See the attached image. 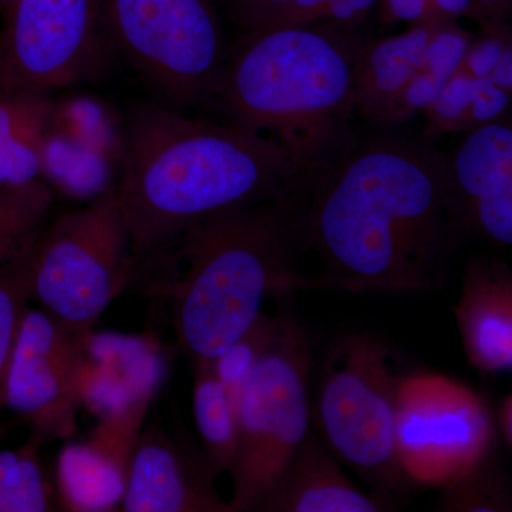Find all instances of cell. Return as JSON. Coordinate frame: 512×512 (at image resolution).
I'll use <instances>...</instances> for the list:
<instances>
[{"mask_svg": "<svg viewBox=\"0 0 512 512\" xmlns=\"http://www.w3.org/2000/svg\"><path fill=\"white\" fill-rule=\"evenodd\" d=\"M403 124L350 128L303 190L302 224L322 272L312 288L426 295L468 238L450 160Z\"/></svg>", "mask_w": 512, "mask_h": 512, "instance_id": "obj_1", "label": "cell"}, {"mask_svg": "<svg viewBox=\"0 0 512 512\" xmlns=\"http://www.w3.org/2000/svg\"><path fill=\"white\" fill-rule=\"evenodd\" d=\"M308 180L272 138L141 101L123 123L114 195L141 262L202 222L292 197Z\"/></svg>", "mask_w": 512, "mask_h": 512, "instance_id": "obj_2", "label": "cell"}, {"mask_svg": "<svg viewBox=\"0 0 512 512\" xmlns=\"http://www.w3.org/2000/svg\"><path fill=\"white\" fill-rule=\"evenodd\" d=\"M303 190L292 197L228 212L143 259L153 288L171 303L178 345L194 365H210L245 335L268 298L312 288L301 271L308 251Z\"/></svg>", "mask_w": 512, "mask_h": 512, "instance_id": "obj_3", "label": "cell"}, {"mask_svg": "<svg viewBox=\"0 0 512 512\" xmlns=\"http://www.w3.org/2000/svg\"><path fill=\"white\" fill-rule=\"evenodd\" d=\"M365 37L336 22L242 32L214 99L234 126L275 140L309 177L350 131L353 67Z\"/></svg>", "mask_w": 512, "mask_h": 512, "instance_id": "obj_4", "label": "cell"}, {"mask_svg": "<svg viewBox=\"0 0 512 512\" xmlns=\"http://www.w3.org/2000/svg\"><path fill=\"white\" fill-rule=\"evenodd\" d=\"M404 370L389 342L369 332L332 340L320 360L313 429L373 493L400 500L412 493L394 448L396 396Z\"/></svg>", "mask_w": 512, "mask_h": 512, "instance_id": "obj_5", "label": "cell"}, {"mask_svg": "<svg viewBox=\"0 0 512 512\" xmlns=\"http://www.w3.org/2000/svg\"><path fill=\"white\" fill-rule=\"evenodd\" d=\"M312 370L308 333L285 309L275 339L237 393L232 512L261 511L311 433Z\"/></svg>", "mask_w": 512, "mask_h": 512, "instance_id": "obj_6", "label": "cell"}, {"mask_svg": "<svg viewBox=\"0 0 512 512\" xmlns=\"http://www.w3.org/2000/svg\"><path fill=\"white\" fill-rule=\"evenodd\" d=\"M30 301L92 336L111 303L140 282L130 227L113 192L45 227L28 252Z\"/></svg>", "mask_w": 512, "mask_h": 512, "instance_id": "obj_7", "label": "cell"}, {"mask_svg": "<svg viewBox=\"0 0 512 512\" xmlns=\"http://www.w3.org/2000/svg\"><path fill=\"white\" fill-rule=\"evenodd\" d=\"M111 49L160 96L185 110L214 99L229 46L221 0H100Z\"/></svg>", "mask_w": 512, "mask_h": 512, "instance_id": "obj_8", "label": "cell"}, {"mask_svg": "<svg viewBox=\"0 0 512 512\" xmlns=\"http://www.w3.org/2000/svg\"><path fill=\"white\" fill-rule=\"evenodd\" d=\"M501 446L494 404L485 394L446 373H404L396 396L394 448L414 490L450 487Z\"/></svg>", "mask_w": 512, "mask_h": 512, "instance_id": "obj_9", "label": "cell"}, {"mask_svg": "<svg viewBox=\"0 0 512 512\" xmlns=\"http://www.w3.org/2000/svg\"><path fill=\"white\" fill-rule=\"evenodd\" d=\"M109 49L100 0H15L0 33V92L52 97L96 77Z\"/></svg>", "mask_w": 512, "mask_h": 512, "instance_id": "obj_10", "label": "cell"}, {"mask_svg": "<svg viewBox=\"0 0 512 512\" xmlns=\"http://www.w3.org/2000/svg\"><path fill=\"white\" fill-rule=\"evenodd\" d=\"M90 338L40 306H28L10 356L5 407L32 421L39 433L69 434Z\"/></svg>", "mask_w": 512, "mask_h": 512, "instance_id": "obj_11", "label": "cell"}, {"mask_svg": "<svg viewBox=\"0 0 512 512\" xmlns=\"http://www.w3.org/2000/svg\"><path fill=\"white\" fill-rule=\"evenodd\" d=\"M214 480L202 451L148 427L131 456L121 511L232 512Z\"/></svg>", "mask_w": 512, "mask_h": 512, "instance_id": "obj_12", "label": "cell"}, {"mask_svg": "<svg viewBox=\"0 0 512 512\" xmlns=\"http://www.w3.org/2000/svg\"><path fill=\"white\" fill-rule=\"evenodd\" d=\"M450 160L468 237L495 247L512 244V126L510 116L468 131Z\"/></svg>", "mask_w": 512, "mask_h": 512, "instance_id": "obj_13", "label": "cell"}, {"mask_svg": "<svg viewBox=\"0 0 512 512\" xmlns=\"http://www.w3.org/2000/svg\"><path fill=\"white\" fill-rule=\"evenodd\" d=\"M468 366L481 376L512 370V272L500 259L478 258L467 265L454 308Z\"/></svg>", "mask_w": 512, "mask_h": 512, "instance_id": "obj_14", "label": "cell"}, {"mask_svg": "<svg viewBox=\"0 0 512 512\" xmlns=\"http://www.w3.org/2000/svg\"><path fill=\"white\" fill-rule=\"evenodd\" d=\"M400 500L356 487L312 429L259 512H386Z\"/></svg>", "mask_w": 512, "mask_h": 512, "instance_id": "obj_15", "label": "cell"}, {"mask_svg": "<svg viewBox=\"0 0 512 512\" xmlns=\"http://www.w3.org/2000/svg\"><path fill=\"white\" fill-rule=\"evenodd\" d=\"M441 23H416L397 35L366 39L356 57L352 83L353 106L366 123H389L390 114L419 70L431 36Z\"/></svg>", "mask_w": 512, "mask_h": 512, "instance_id": "obj_16", "label": "cell"}, {"mask_svg": "<svg viewBox=\"0 0 512 512\" xmlns=\"http://www.w3.org/2000/svg\"><path fill=\"white\" fill-rule=\"evenodd\" d=\"M133 450L101 433L87 444L64 448L59 458V491L72 511H111L126 491Z\"/></svg>", "mask_w": 512, "mask_h": 512, "instance_id": "obj_17", "label": "cell"}, {"mask_svg": "<svg viewBox=\"0 0 512 512\" xmlns=\"http://www.w3.org/2000/svg\"><path fill=\"white\" fill-rule=\"evenodd\" d=\"M119 163L63 131L47 127L42 180L70 198L90 202L114 191Z\"/></svg>", "mask_w": 512, "mask_h": 512, "instance_id": "obj_18", "label": "cell"}, {"mask_svg": "<svg viewBox=\"0 0 512 512\" xmlns=\"http://www.w3.org/2000/svg\"><path fill=\"white\" fill-rule=\"evenodd\" d=\"M192 410L211 473L215 478L231 473L239 437L237 399L210 365L195 366Z\"/></svg>", "mask_w": 512, "mask_h": 512, "instance_id": "obj_19", "label": "cell"}, {"mask_svg": "<svg viewBox=\"0 0 512 512\" xmlns=\"http://www.w3.org/2000/svg\"><path fill=\"white\" fill-rule=\"evenodd\" d=\"M52 204L53 190L43 180L0 188V271L32 247Z\"/></svg>", "mask_w": 512, "mask_h": 512, "instance_id": "obj_20", "label": "cell"}, {"mask_svg": "<svg viewBox=\"0 0 512 512\" xmlns=\"http://www.w3.org/2000/svg\"><path fill=\"white\" fill-rule=\"evenodd\" d=\"M49 127L89 144L121 163L123 124L111 116L106 104L89 96L53 99Z\"/></svg>", "mask_w": 512, "mask_h": 512, "instance_id": "obj_21", "label": "cell"}, {"mask_svg": "<svg viewBox=\"0 0 512 512\" xmlns=\"http://www.w3.org/2000/svg\"><path fill=\"white\" fill-rule=\"evenodd\" d=\"M437 510L443 512H511L510 474L501 454L488 458L473 471L444 488Z\"/></svg>", "mask_w": 512, "mask_h": 512, "instance_id": "obj_22", "label": "cell"}, {"mask_svg": "<svg viewBox=\"0 0 512 512\" xmlns=\"http://www.w3.org/2000/svg\"><path fill=\"white\" fill-rule=\"evenodd\" d=\"M36 448L0 450V512L55 511Z\"/></svg>", "mask_w": 512, "mask_h": 512, "instance_id": "obj_23", "label": "cell"}, {"mask_svg": "<svg viewBox=\"0 0 512 512\" xmlns=\"http://www.w3.org/2000/svg\"><path fill=\"white\" fill-rule=\"evenodd\" d=\"M29 249L0 271V412L5 407L10 356L30 302Z\"/></svg>", "mask_w": 512, "mask_h": 512, "instance_id": "obj_24", "label": "cell"}, {"mask_svg": "<svg viewBox=\"0 0 512 512\" xmlns=\"http://www.w3.org/2000/svg\"><path fill=\"white\" fill-rule=\"evenodd\" d=\"M279 323H281V313L276 316L262 313L242 338L225 350L217 360L210 363L212 372L228 387L229 392L234 394L235 399L241 384L245 382L256 363L271 346L278 332Z\"/></svg>", "mask_w": 512, "mask_h": 512, "instance_id": "obj_25", "label": "cell"}, {"mask_svg": "<svg viewBox=\"0 0 512 512\" xmlns=\"http://www.w3.org/2000/svg\"><path fill=\"white\" fill-rule=\"evenodd\" d=\"M473 92L474 77L458 70L447 80L433 103L423 111L426 124L421 134L434 140L444 134L471 131Z\"/></svg>", "mask_w": 512, "mask_h": 512, "instance_id": "obj_26", "label": "cell"}, {"mask_svg": "<svg viewBox=\"0 0 512 512\" xmlns=\"http://www.w3.org/2000/svg\"><path fill=\"white\" fill-rule=\"evenodd\" d=\"M46 131L0 137V188L22 187L42 180V144Z\"/></svg>", "mask_w": 512, "mask_h": 512, "instance_id": "obj_27", "label": "cell"}, {"mask_svg": "<svg viewBox=\"0 0 512 512\" xmlns=\"http://www.w3.org/2000/svg\"><path fill=\"white\" fill-rule=\"evenodd\" d=\"M377 8L380 22L386 26L477 19L473 0H379Z\"/></svg>", "mask_w": 512, "mask_h": 512, "instance_id": "obj_28", "label": "cell"}, {"mask_svg": "<svg viewBox=\"0 0 512 512\" xmlns=\"http://www.w3.org/2000/svg\"><path fill=\"white\" fill-rule=\"evenodd\" d=\"M476 33L461 28L458 20L441 23L431 36L420 69L447 82L458 72Z\"/></svg>", "mask_w": 512, "mask_h": 512, "instance_id": "obj_29", "label": "cell"}, {"mask_svg": "<svg viewBox=\"0 0 512 512\" xmlns=\"http://www.w3.org/2000/svg\"><path fill=\"white\" fill-rule=\"evenodd\" d=\"M512 46L511 26L508 23H484L468 47L460 72L476 79L490 76L505 50Z\"/></svg>", "mask_w": 512, "mask_h": 512, "instance_id": "obj_30", "label": "cell"}, {"mask_svg": "<svg viewBox=\"0 0 512 512\" xmlns=\"http://www.w3.org/2000/svg\"><path fill=\"white\" fill-rule=\"evenodd\" d=\"M330 0H289L278 18L268 28L274 26L312 25L323 22Z\"/></svg>", "mask_w": 512, "mask_h": 512, "instance_id": "obj_31", "label": "cell"}, {"mask_svg": "<svg viewBox=\"0 0 512 512\" xmlns=\"http://www.w3.org/2000/svg\"><path fill=\"white\" fill-rule=\"evenodd\" d=\"M379 0H330L323 22L357 26L365 22L369 13L376 8Z\"/></svg>", "mask_w": 512, "mask_h": 512, "instance_id": "obj_32", "label": "cell"}, {"mask_svg": "<svg viewBox=\"0 0 512 512\" xmlns=\"http://www.w3.org/2000/svg\"><path fill=\"white\" fill-rule=\"evenodd\" d=\"M288 2L289 0H254L252 5L237 19L239 28L242 29V32L268 28L275 22Z\"/></svg>", "mask_w": 512, "mask_h": 512, "instance_id": "obj_33", "label": "cell"}, {"mask_svg": "<svg viewBox=\"0 0 512 512\" xmlns=\"http://www.w3.org/2000/svg\"><path fill=\"white\" fill-rule=\"evenodd\" d=\"M476 10V23H508L512 10V0H473Z\"/></svg>", "mask_w": 512, "mask_h": 512, "instance_id": "obj_34", "label": "cell"}, {"mask_svg": "<svg viewBox=\"0 0 512 512\" xmlns=\"http://www.w3.org/2000/svg\"><path fill=\"white\" fill-rule=\"evenodd\" d=\"M494 420L498 437L505 450H512V394L507 393L494 404Z\"/></svg>", "mask_w": 512, "mask_h": 512, "instance_id": "obj_35", "label": "cell"}, {"mask_svg": "<svg viewBox=\"0 0 512 512\" xmlns=\"http://www.w3.org/2000/svg\"><path fill=\"white\" fill-rule=\"evenodd\" d=\"M490 82L512 96V46L505 50L500 62L488 76Z\"/></svg>", "mask_w": 512, "mask_h": 512, "instance_id": "obj_36", "label": "cell"}, {"mask_svg": "<svg viewBox=\"0 0 512 512\" xmlns=\"http://www.w3.org/2000/svg\"><path fill=\"white\" fill-rule=\"evenodd\" d=\"M254 0H229L231 3L232 15H234L235 20L242 15L252 5Z\"/></svg>", "mask_w": 512, "mask_h": 512, "instance_id": "obj_37", "label": "cell"}]
</instances>
